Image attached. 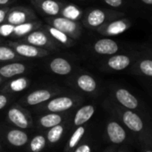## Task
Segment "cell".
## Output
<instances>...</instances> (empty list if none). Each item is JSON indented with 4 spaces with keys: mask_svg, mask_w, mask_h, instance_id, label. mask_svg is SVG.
<instances>
[{
    "mask_svg": "<svg viewBox=\"0 0 152 152\" xmlns=\"http://www.w3.org/2000/svg\"><path fill=\"white\" fill-rule=\"evenodd\" d=\"M73 106V100L69 97H59L51 99L48 104V109L50 112H62L70 109Z\"/></svg>",
    "mask_w": 152,
    "mask_h": 152,
    "instance_id": "cell-17",
    "label": "cell"
},
{
    "mask_svg": "<svg viewBox=\"0 0 152 152\" xmlns=\"http://www.w3.org/2000/svg\"><path fill=\"white\" fill-rule=\"evenodd\" d=\"M142 47H143V48H144L146 51H148L149 54L152 55V43H148V44L142 45Z\"/></svg>",
    "mask_w": 152,
    "mask_h": 152,
    "instance_id": "cell-37",
    "label": "cell"
},
{
    "mask_svg": "<svg viewBox=\"0 0 152 152\" xmlns=\"http://www.w3.org/2000/svg\"><path fill=\"white\" fill-rule=\"evenodd\" d=\"M132 22L131 19L122 16L108 21L103 26L99 28L97 31L103 36L115 37L128 31L132 27Z\"/></svg>",
    "mask_w": 152,
    "mask_h": 152,
    "instance_id": "cell-7",
    "label": "cell"
},
{
    "mask_svg": "<svg viewBox=\"0 0 152 152\" xmlns=\"http://www.w3.org/2000/svg\"><path fill=\"white\" fill-rule=\"evenodd\" d=\"M113 98L116 105L124 108L140 113L143 115L151 118L148 107L141 99H140L128 89L120 86L115 87L113 89Z\"/></svg>",
    "mask_w": 152,
    "mask_h": 152,
    "instance_id": "cell-2",
    "label": "cell"
},
{
    "mask_svg": "<svg viewBox=\"0 0 152 152\" xmlns=\"http://www.w3.org/2000/svg\"><path fill=\"white\" fill-rule=\"evenodd\" d=\"M62 122V117L55 113L46 115L40 118V124L42 126L46 128H51L53 126H56Z\"/></svg>",
    "mask_w": 152,
    "mask_h": 152,
    "instance_id": "cell-27",
    "label": "cell"
},
{
    "mask_svg": "<svg viewBox=\"0 0 152 152\" xmlns=\"http://www.w3.org/2000/svg\"><path fill=\"white\" fill-rule=\"evenodd\" d=\"M46 144V140L43 136L41 135H38L36 137H34L31 142V149L33 152H39Z\"/></svg>",
    "mask_w": 152,
    "mask_h": 152,
    "instance_id": "cell-30",
    "label": "cell"
},
{
    "mask_svg": "<svg viewBox=\"0 0 152 152\" xmlns=\"http://www.w3.org/2000/svg\"><path fill=\"white\" fill-rule=\"evenodd\" d=\"M104 2L107 6H109L115 9H118V8L123 7L124 6V3H125L124 0H104Z\"/></svg>",
    "mask_w": 152,
    "mask_h": 152,
    "instance_id": "cell-33",
    "label": "cell"
},
{
    "mask_svg": "<svg viewBox=\"0 0 152 152\" xmlns=\"http://www.w3.org/2000/svg\"><path fill=\"white\" fill-rule=\"evenodd\" d=\"M135 145L140 152H152V132L139 137L135 140Z\"/></svg>",
    "mask_w": 152,
    "mask_h": 152,
    "instance_id": "cell-24",
    "label": "cell"
},
{
    "mask_svg": "<svg viewBox=\"0 0 152 152\" xmlns=\"http://www.w3.org/2000/svg\"><path fill=\"white\" fill-rule=\"evenodd\" d=\"M29 80L25 77H17L10 81L7 84V89L12 92H21L28 88Z\"/></svg>",
    "mask_w": 152,
    "mask_h": 152,
    "instance_id": "cell-25",
    "label": "cell"
},
{
    "mask_svg": "<svg viewBox=\"0 0 152 152\" xmlns=\"http://www.w3.org/2000/svg\"><path fill=\"white\" fill-rule=\"evenodd\" d=\"M124 15H125L124 13H121L117 11H110V10L106 11L99 8H93L87 13V15L84 16L83 21L85 25L88 26L89 28L98 30L105 23H107L108 21Z\"/></svg>",
    "mask_w": 152,
    "mask_h": 152,
    "instance_id": "cell-5",
    "label": "cell"
},
{
    "mask_svg": "<svg viewBox=\"0 0 152 152\" xmlns=\"http://www.w3.org/2000/svg\"><path fill=\"white\" fill-rule=\"evenodd\" d=\"M35 19V15L31 10L25 7H15L13 9H9L6 17L7 23L15 26L27 22H31V20Z\"/></svg>",
    "mask_w": 152,
    "mask_h": 152,
    "instance_id": "cell-12",
    "label": "cell"
},
{
    "mask_svg": "<svg viewBox=\"0 0 152 152\" xmlns=\"http://www.w3.org/2000/svg\"><path fill=\"white\" fill-rule=\"evenodd\" d=\"M39 26H40L39 22H27L22 24H18L15 26L12 36L14 37H25L27 34L36 30Z\"/></svg>",
    "mask_w": 152,
    "mask_h": 152,
    "instance_id": "cell-22",
    "label": "cell"
},
{
    "mask_svg": "<svg viewBox=\"0 0 152 152\" xmlns=\"http://www.w3.org/2000/svg\"><path fill=\"white\" fill-rule=\"evenodd\" d=\"M63 132H64V128H63V126H61L59 124L51 127L50 131L48 133V140L50 142H52V143H55V142L58 141L60 140L62 134H63Z\"/></svg>",
    "mask_w": 152,
    "mask_h": 152,
    "instance_id": "cell-29",
    "label": "cell"
},
{
    "mask_svg": "<svg viewBox=\"0 0 152 152\" xmlns=\"http://www.w3.org/2000/svg\"><path fill=\"white\" fill-rule=\"evenodd\" d=\"M142 46L140 48L123 51L112 56H107L102 64V69L107 72H124L134 64L142 53Z\"/></svg>",
    "mask_w": 152,
    "mask_h": 152,
    "instance_id": "cell-3",
    "label": "cell"
},
{
    "mask_svg": "<svg viewBox=\"0 0 152 152\" xmlns=\"http://www.w3.org/2000/svg\"><path fill=\"white\" fill-rule=\"evenodd\" d=\"M46 29H47V31L48 33L49 34V36L56 42L58 43H61L62 45L64 46H66V47H71L73 45V41L72 39H70V37L65 34L64 32L59 31L58 29L51 26V25H47L46 26Z\"/></svg>",
    "mask_w": 152,
    "mask_h": 152,
    "instance_id": "cell-20",
    "label": "cell"
},
{
    "mask_svg": "<svg viewBox=\"0 0 152 152\" xmlns=\"http://www.w3.org/2000/svg\"><path fill=\"white\" fill-rule=\"evenodd\" d=\"M76 85L80 90L87 93H92L98 89L97 80L88 73L79 75L76 79Z\"/></svg>",
    "mask_w": 152,
    "mask_h": 152,
    "instance_id": "cell-16",
    "label": "cell"
},
{
    "mask_svg": "<svg viewBox=\"0 0 152 152\" xmlns=\"http://www.w3.org/2000/svg\"><path fill=\"white\" fill-rule=\"evenodd\" d=\"M26 71V65L22 63H8L0 67V75L4 79H11L17 75L24 73Z\"/></svg>",
    "mask_w": 152,
    "mask_h": 152,
    "instance_id": "cell-14",
    "label": "cell"
},
{
    "mask_svg": "<svg viewBox=\"0 0 152 152\" xmlns=\"http://www.w3.org/2000/svg\"><path fill=\"white\" fill-rule=\"evenodd\" d=\"M84 132H85V129H84V127H83L81 125L77 129H76V131L74 132V133L72 134V136L70 139V141H69L70 148H73V147H75L76 145H77L79 140L83 136Z\"/></svg>",
    "mask_w": 152,
    "mask_h": 152,
    "instance_id": "cell-31",
    "label": "cell"
},
{
    "mask_svg": "<svg viewBox=\"0 0 152 152\" xmlns=\"http://www.w3.org/2000/svg\"><path fill=\"white\" fill-rule=\"evenodd\" d=\"M150 95H151V97H152V91H150Z\"/></svg>",
    "mask_w": 152,
    "mask_h": 152,
    "instance_id": "cell-43",
    "label": "cell"
},
{
    "mask_svg": "<svg viewBox=\"0 0 152 152\" xmlns=\"http://www.w3.org/2000/svg\"><path fill=\"white\" fill-rule=\"evenodd\" d=\"M10 2H11V0H0V7L6 6L7 4H9Z\"/></svg>",
    "mask_w": 152,
    "mask_h": 152,
    "instance_id": "cell-39",
    "label": "cell"
},
{
    "mask_svg": "<svg viewBox=\"0 0 152 152\" xmlns=\"http://www.w3.org/2000/svg\"><path fill=\"white\" fill-rule=\"evenodd\" d=\"M74 152H91V148L89 145L87 144H83L82 146H80L79 148H77Z\"/></svg>",
    "mask_w": 152,
    "mask_h": 152,
    "instance_id": "cell-34",
    "label": "cell"
},
{
    "mask_svg": "<svg viewBox=\"0 0 152 152\" xmlns=\"http://www.w3.org/2000/svg\"><path fill=\"white\" fill-rule=\"evenodd\" d=\"M3 79H4V78L2 77V76H1V75H0V84H1V83H3Z\"/></svg>",
    "mask_w": 152,
    "mask_h": 152,
    "instance_id": "cell-42",
    "label": "cell"
},
{
    "mask_svg": "<svg viewBox=\"0 0 152 152\" xmlns=\"http://www.w3.org/2000/svg\"><path fill=\"white\" fill-rule=\"evenodd\" d=\"M9 44L15 53L21 57L36 58L43 57L49 54V51L45 48H38L25 42H10Z\"/></svg>",
    "mask_w": 152,
    "mask_h": 152,
    "instance_id": "cell-10",
    "label": "cell"
},
{
    "mask_svg": "<svg viewBox=\"0 0 152 152\" xmlns=\"http://www.w3.org/2000/svg\"><path fill=\"white\" fill-rule=\"evenodd\" d=\"M139 2L141 3L144 6L152 7V0H139Z\"/></svg>",
    "mask_w": 152,
    "mask_h": 152,
    "instance_id": "cell-38",
    "label": "cell"
},
{
    "mask_svg": "<svg viewBox=\"0 0 152 152\" xmlns=\"http://www.w3.org/2000/svg\"><path fill=\"white\" fill-rule=\"evenodd\" d=\"M24 39L26 43L38 48H46L50 49L56 48V41L49 36V34H47L43 31H32L25 36Z\"/></svg>",
    "mask_w": 152,
    "mask_h": 152,
    "instance_id": "cell-11",
    "label": "cell"
},
{
    "mask_svg": "<svg viewBox=\"0 0 152 152\" xmlns=\"http://www.w3.org/2000/svg\"><path fill=\"white\" fill-rule=\"evenodd\" d=\"M145 80L148 81V86L152 89V79H149V80L148 79H145Z\"/></svg>",
    "mask_w": 152,
    "mask_h": 152,
    "instance_id": "cell-41",
    "label": "cell"
},
{
    "mask_svg": "<svg viewBox=\"0 0 152 152\" xmlns=\"http://www.w3.org/2000/svg\"><path fill=\"white\" fill-rule=\"evenodd\" d=\"M17 59H20V56H18L11 47L0 46V62L13 61Z\"/></svg>",
    "mask_w": 152,
    "mask_h": 152,
    "instance_id": "cell-26",
    "label": "cell"
},
{
    "mask_svg": "<svg viewBox=\"0 0 152 152\" xmlns=\"http://www.w3.org/2000/svg\"><path fill=\"white\" fill-rule=\"evenodd\" d=\"M32 4L49 16H57L62 11L61 4L56 0H32Z\"/></svg>",
    "mask_w": 152,
    "mask_h": 152,
    "instance_id": "cell-13",
    "label": "cell"
},
{
    "mask_svg": "<svg viewBox=\"0 0 152 152\" xmlns=\"http://www.w3.org/2000/svg\"><path fill=\"white\" fill-rule=\"evenodd\" d=\"M8 118L13 124H15L16 126L20 128L24 129V128H27L29 125V122H28L26 115L21 109L17 107H12L9 109Z\"/></svg>",
    "mask_w": 152,
    "mask_h": 152,
    "instance_id": "cell-21",
    "label": "cell"
},
{
    "mask_svg": "<svg viewBox=\"0 0 152 152\" xmlns=\"http://www.w3.org/2000/svg\"><path fill=\"white\" fill-rule=\"evenodd\" d=\"M95 113V107L92 105H86L81 107L74 116V124L75 125H82L87 123L94 115Z\"/></svg>",
    "mask_w": 152,
    "mask_h": 152,
    "instance_id": "cell-19",
    "label": "cell"
},
{
    "mask_svg": "<svg viewBox=\"0 0 152 152\" xmlns=\"http://www.w3.org/2000/svg\"><path fill=\"white\" fill-rule=\"evenodd\" d=\"M7 140L15 146H23L28 141V136L23 131L12 130L7 133Z\"/></svg>",
    "mask_w": 152,
    "mask_h": 152,
    "instance_id": "cell-23",
    "label": "cell"
},
{
    "mask_svg": "<svg viewBox=\"0 0 152 152\" xmlns=\"http://www.w3.org/2000/svg\"><path fill=\"white\" fill-rule=\"evenodd\" d=\"M52 91L46 89L37 90L30 93L26 98V102L30 106H35L45 101H48L52 97Z\"/></svg>",
    "mask_w": 152,
    "mask_h": 152,
    "instance_id": "cell-18",
    "label": "cell"
},
{
    "mask_svg": "<svg viewBox=\"0 0 152 152\" xmlns=\"http://www.w3.org/2000/svg\"><path fill=\"white\" fill-rule=\"evenodd\" d=\"M140 46H132V45H125L121 44L118 41L109 39V38H103L98 39L92 46L93 51L99 55V56H109L123 51H128V50H133L140 48Z\"/></svg>",
    "mask_w": 152,
    "mask_h": 152,
    "instance_id": "cell-4",
    "label": "cell"
},
{
    "mask_svg": "<svg viewBox=\"0 0 152 152\" xmlns=\"http://www.w3.org/2000/svg\"><path fill=\"white\" fill-rule=\"evenodd\" d=\"M118 152H131V150H130V148H126V147H124V148H122Z\"/></svg>",
    "mask_w": 152,
    "mask_h": 152,
    "instance_id": "cell-40",
    "label": "cell"
},
{
    "mask_svg": "<svg viewBox=\"0 0 152 152\" xmlns=\"http://www.w3.org/2000/svg\"><path fill=\"white\" fill-rule=\"evenodd\" d=\"M8 102V99L6 95H2L0 94V110H1L2 108H4L7 104Z\"/></svg>",
    "mask_w": 152,
    "mask_h": 152,
    "instance_id": "cell-35",
    "label": "cell"
},
{
    "mask_svg": "<svg viewBox=\"0 0 152 152\" xmlns=\"http://www.w3.org/2000/svg\"><path fill=\"white\" fill-rule=\"evenodd\" d=\"M15 29V25L10 23H4L0 24V36L1 37H10L13 34Z\"/></svg>",
    "mask_w": 152,
    "mask_h": 152,
    "instance_id": "cell-32",
    "label": "cell"
},
{
    "mask_svg": "<svg viewBox=\"0 0 152 152\" xmlns=\"http://www.w3.org/2000/svg\"><path fill=\"white\" fill-rule=\"evenodd\" d=\"M49 23L51 26L64 32L72 39H77L81 34V26L74 20H71L64 16H54V18L49 20Z\"/></svg>",
    "mask_w": 152,
    "mask_h": 152,
    "instance_id": "cell-9",
    "label": "cell"
},
{
    "mask_svg": "<svg viewBox=\"0 0 152 152\" xmlns=\"http://www.w3.org/2000/svg\"><path fill=\"white\" fill-rule=\"evenodd\" d=\"M142 46V45H141ZM142 53L134 64L128 69L129 73L140 76L144 79H152V55L142 47Z\"/></svg>",
    "mask_w": 152,
    "mask_h": 152,
    "instance_id": "cell-8",
    "label": "cell"
},
{
    "mask_svg": "<svg viewBox=\"0 0 152 152\" xmlns=\"http://www.w3.org/2000/svg\"><path fill=\"white\" fill-rule=\"evenodd\" d=\"M61 13H62L64 17H66L68 19L74 20V21H76V19H78L79 16L81 15L80 10L74 6H67V7H65L61 11Z\"/></svg>",
    "mask_w": 152,
    "mask_h": 152,
    "instance_id": "cell-28",
    "label": "cell"
},
{
    "mask_svg": "<svg viewBox=\"0 0 152 152\" xmlns=\"http://www.w3.org/2000/svg\"><path fill=\"white\" fill-rule=\"evenodd\" d=\"M49 69L57 75H68L71 73L72 67L70 62L63 57H55L49 63Z\"/></svg>",
    "mask_w": 152,
    "mask_h": 152,
    "instance_id": "cell-15",
    "label": "cell"
},
{
    "mask_svg": "<svg viewBox=\"0 0 152 152\" xmlns=\"http://www.w3.org/2000/svg\"><path fill=\"white\" fill-rule=\"evenodd\" d=\"M106 131L108 140L115 145H120L124 143L135 144L132 134L120 121H109L107 124Z\"/></svg>",
    "mask_w": 152,
    "mask_h": 152,
    "instance_id": "cell-6",
    "label": "cell"
},
{
    "mask_svg": "<svg viewBox=\"0 0 152 152\" xmlns=\"http://www.w3.org/2000/svg\"><path fill=\"white\" fill-rule=\"evenodd\" d=\"M8 11H9L8 8H6V9L0 8V24H1L2 23H4V21L6 20V17H7Z\"/></svg>",
    "mask_w": 152,
    "mask_h": 152,
    "instance_id": "cell-36",
    "label": "cell"
},
{
    "mask_svg": "<svg viewBox=\"0 0 152 152\" xmlns=\"http://www.w3.org/2000/svg\"><path fill=\"white\" fill-rule=\"evenodd\" d=\"M114 113L118 116L119 121L132 134L134 140L148 132H152V118L143 115L140 113L124 108L115 103Z\"/></svg>",
    "mask_w": 152,
    "mask_h": 152,
    "instance_id": "cell-1",
    "label": "cell"
}]
</instances>
